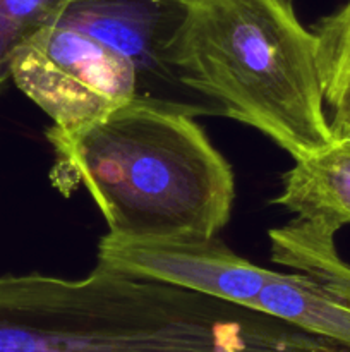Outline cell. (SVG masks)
<instances>
[{"label":"cell","instance_id":"cell-3","mask_svg":"<svg viewBox=\"0 0 350 352\" xmlns=\"http://www.w3.org/2000/svg\"><path fill=\"white\" fill-rule=\"evenodd\" d=\"M96 265L156 278L261 313L350 349V302L301 272H271L218 237L134 241L103 236Z\"/></svg>","mask_w":350,"mask_h":352},{"label":"cell","instance_id":"cell-7","mask_svg":"<svg viewBox=\"0 0 350 352\" xmlns=\"http://www.w3.org/2000/svg\"><path fill=\"white\" fill-rule=\"evenodd\" d=\"M270 241L275 263L309 275L350 302V265L336 251L335 232L294 219L270 230Z\"/></svg>","mask_w":350,"mask_h":352},{"label":"cell","instance_id":"cell-4","mask_svg":"<svg viewBox=\"0 0 350 352\" xmlns=\"http://www.w3.org/2000/svg\"><path fill=\"white\" fill-rule=\"evenodd\" d=\"M10 79L60 129L95 122L137 96L136 69L122 52L62 23L17 50Z\"/></svg>","mask_w":350,"mask_h":352},{"label":"cell","instance_id":"cell-10","mask_svg":"<svg viewBox=\"0 0 350 352\" xmlns=\"http://www.w3.org/2000/svg\"><path fill=\"white\" fill-rule=\"evenodd\" d=\"M335 141H347V143H350V129L342 131L340 134H336Z\"/></svg>","mask_w":350,"mask_h":352},{"label":"cell","instance_id":"cell-9","mask_svg":"<svg viewBox=\"0 0 350 352\" xmlns=\"http://www.w3.org/2000/svg\"><path fill=\"white\" fill-rule=\"evenodd\" d=\"M74 0H0V86L10 79L17 50L57 23Z\"/></svg>","mask_w":350,"mask_h":352},{"label":"cell","instance_id":"cell-6","mask_svg":"<svg viewBox=\"0 0 350 352\" xmlns=\"http://www.w3.org/2000/svg\"><path fill=\"white\" fill-rule=\"evenodd\" d=\"M275 205L295 219L338 232L350 223V143L335 141L329 148L295 162L283 175Z\"/></svg>","mask_w":350,"mask_h":352},{"label":"cell","instance_id":"cell-2","mask_svg":"<svg viewBox=\"0 0 350 352\" xmlns=\"http://www.w3.org/2000/svg\"><path fill=\"white\" fill-rule=\"evenodd\" d=\"M170 55L222 117L259 131L295 162L335 143L318 40L294 0H189Z\"/></svg>","mask_w":350,"mask_h":352},{"label":"cell","instance_id":"cell-1","mask_svg":"<svg viewBox=\"0 0 350 352\" xmlns=\"http://www.w3.org/2000/svg\"><path fill=\"white\" fill-rule=\"evenodd\" d=\"M50 181L64 196L79 186L108 234L134 241L218 237L235 181L194 117L129 103L75 129L51 126Z\"/></svg>","mask_w":350,"mask_h":352},{"label":"cell","instance_id":"cell-5","mask_svg":"<svg viewBox=\"0 0 350 352\" xmlns=\"http://www.w3.org/2000/svg\"><path fill=\"white\" fill-rule=\"evenodd\" d=\"M189 0H74L57 23L74 26L122 52L136 69V103L189 117L222 116L213 100L185 85L172 43Z\"/></svg>","mask_w":350,"mask_h":352},{"label":"cell","instance_id":"cell-8","mask_svg":"<svg viewBox=\"0 0 350 352\" xmlns=\"http://www.w3.org/2000/svg\"><path fill=\"white\" fill-rule=\"evenodd\" d=\"M323 96L333 136L350 129V0L314 30Z\"/></svg>","mask_w":350,"mask_h":352}]
</instances>
